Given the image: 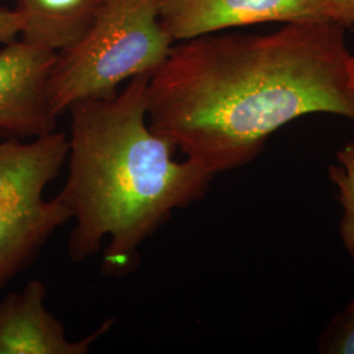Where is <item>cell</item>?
Instances as JSON below:
<instances>
[{
    "label": "cell",
    "instance_id": "1",
    "mask_svg": "<svg viewBox=\"0 0 354 354\" xmlns=\"http://www.w3.org/2000/svg\"><path fill=\"white\" fill-rule=\"evenodd\" d=\"M351 57L345 26L335 21L178 41L150 76L149 125L214 176L241 168L297 118L354 121Z\"/></svg>",
    "mask_w": 354,
    "mask_h": 354
},
{
    "label": "cell",
    "instance_id": "2",
    "mask_svg": "<svg viewBox=\"0 0 354 354\" xmlns=\"http://www.w3.org/2000/svg\"><path fill=\"white\" fill-rule=\"evenodd\" d=\"M151 75L136 76L112 97L75 102L67 111L68 172L55 197L74 221L67 254L84 263L108 241L105 277L134 272L140 245L174 212L200 201L214 177L188 159L176 162V147L149 125Z\"/></svg>",
    "mask_w": 354,
    "mask_h": 354
},
{
    "label": "cell",
    "instance_id": "3",
    "mask_svg": "<svg viewBox=\"0 0 354 354\" xmlns=\"http://www.w3.org/2000/svg\"><path fill=\"white\" fill-rule=\"evenodd\" d=\"M165 0H102L87 32L57 53L46 83L55 117L75 102L112 97L136 76L153 74L175 41L160 20Z\"/></svg>",
    "mask_w": 354,
    "mask_h": 354
},
{
    "label": "cell",
    "instance_id": "4",
    "mask_svg": "<svg viewBox=\"0 0 354 354\" xmlns=\"http://www.w3.org/2000/svg\"><path fill=\"white\" fill-rule=\"evenodd\" d=\"M68 137L53 131L35 140L0 138V295L32 266L53 234L71 221L44 190L61 175Z\"/></svg>",
    "mask_w": 354,
    "mask_h": 354
},
{
    "label": "cell",
    "instance_id": "5",
    "mask_svg": "<svg viewBox=\"0 0 354 354\" xmlns=\"http://www.w3.org/2000/svg\"><path fill=\"white\" fill-rule=\"evenodd\" d=\"M160 20L175 42L266 23H337L327 0H165Z\"/></svg>",
    "mask_w": 354,
    "mask_h": 354
},
{
    "label": "cell",
    "instance_id": "6",
    "mask_svg": "<svg viewBox=\"0 0 354 354\" xmlns=\"http://www.w3.org/2000/svg\"><path fill=\"white\" fill-rule=\"evenodd\" d=\"M57 53L13 41L0 49V138L35 140L57 130L46 83Z\"/></svg>",
    "mask_w": 354,
    "mask_h": 354
},
{
    "label": "cell",
    "instance_id": "7",
    "mask_svg": "<svg viewBox=\"0 0 354 354\" xmlns=\"http://www.w3.org/2000/svg\"><path fill=\"white\" fill-rule=\"evenodd\" d=\"M46 292L41 281L30 279L21 290L0 295V354H87L113 327L111 317L88 336L70 340L46 307Z\"/></svg>",
    "mask_w": 354,
    "mask_h": 354
},
{
    "label": "cell",
    "instance_id": "8",
    "mask_svg": "<svg viewBox=\"0 0 354 354\" xmlns=\"http://www.w3.org/2000/svg\"><path fill=\"white\" fill-rule=\"evenodd\" d=\"M21 16L20 37L61 53L83 37L102 0H15Z\"/></svg>",
    "mask_w": 354,
    "mask_h": 354
},
{
    "label": "cell",
    "instance_id": "9",
    "mask_svg": "<svg viewBox=\"0 0 354 354\" xmlns=\"http://www.w3.org/2000/svg\"><path fill=\"white\" fill-rule=\"evenodd\" d=\"M336 165L328 168L330 181L339 192L342 214L340 236L345 251L354 261V140L348 142L336 153Z\"/></svg>",
    "mask_w": 354,
    "mask_h": 354
},
{
    "label": "cell",
    "instance_id": "10",
    "mask_svg": "<svg viewBox=\"0 0 354 354\" xmlns=\"http://www.w3.org/2000/svg\"><path fill=\"white\" fill-rule=\"evenodd\" d=\"M317 352L326 354H354V297L323 329Z\"/></svg>",
    "mask_w": 354,
    "mask_h": 354
},
{
    "label": "cell",
    "instance_id": "11",
    "mask_svg": "<svg viewBox=\"0 0 354 354\" xmlns=\"http://www.w3.org/2000/svg\"><path fill=\"white\" fill-rule=\"evenodd\" d=\"M21 16L16 8L0 7V44H10L20 36Z\"/></svg>",
    "mask_w": 354,
    "mask_h": 354
},
{
    "label": "cell",
    "instance_id": "12",
    "mask_svg": "<svg viewBox=\"0 0 354 354\" xmlns=\"http://www.w3.org/2000/svg\"><path fill=\"white\" fill-rule=\"evenodd\" d=\"M339 24L354 26V0H327Z\"/></svg>",
    "mask_w": 354,
    "mask_h": 354
},
{
    "label": "cell",
    "instance_id": "13",
    "mask_svg": "<svg viewBox=\"0 0 354 354\" xmlns=\"http://www.w3.org/2000/svg\"><path fill=\"white\" fill-rule=\"evenodd\" d=\"M349 71H351V80L354 89V54L351 57V64H349Z\"/></svg>",
    "mask_w": 354,
    "mask_h": 354
}]
</instances>
